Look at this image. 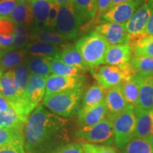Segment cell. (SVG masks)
<instances>
[{"label": "cell", "mask_w": 153, "mask_h": 153, "mask_svg": "<svg viewBox=\"0 0 153 153\" xmlns=\"http://www.w3.org/2000/svg\"><path fill=\"white\" fill-rule=\"evenodd\" d=\"M9 19L16 25H24L31 28L33 25V15L30 0H19Z\"/></svg>", "instance_id": "obj_24"}, {"label": "cell", "mask_w": 153, "mask_h": 153, "mask_svg": "<svg viewBox=\"0 0 153 153\" xmlns=\"http://www.w3.org/2000/svg\"><path fill=\"white\" fill-rule=\"evenodd\" d=\"M58 9L59 6L57 5L56 4L53 3L52 7H51V11H50V14L48 18V21L45 28L49 30H55V21H56L57 14H58Z\"/></svg>", "instance_id": "obj_41"}, {"label": "cell", "mask_w": 153, "mask_h": 153, "mask_svg": "<svg viewBox=\"0 0 153 153\" xmlns=\"http://www.w3.org/2000/svg\"><path fill=\"white\" fill-rule=\"evenodd\" d=\"M56 153H84L81 143H71L62 147Z\"/></svg>", "instance_id": "obj_43"}, {"label": "cell", "mask_w": 153, "mask_h": 153, "mask_svg": "<svg viewBox=\"0 0 153 153\" xmlns=\"http://www.w3.org/2000/svg\"><path fill=\"white\" fill-rule=\"evenodd\" d=\"M84 87L44 96L41 104L51 112L61 117L74 116L80 109Z\"/></svg>", "instance_id": "obj_2"}, {"label": "cell", "mask_w": 153, "mask_h": 153, "mask_svg": "<svg viewBox=\"0 0 153 153\" xmlns=\"http://www.w3.org/2000/svg\"><path fill=\"white\" fill-rule=\"evenodd\" d=\"M112 0H97V9L95 18L99 22L101 16L110 8Z\"/></svg>", "instance_id": "obj_42"}, {"label": "cell", "mask_w": 153, "mask_h": 153, "mask_svg": "<svg viewBox=\"0 0 153 153\" xmlns=\"http://www.w3.org/2000/svg\"><path fill=\"white\" fill-rule=\"evenodd\" d=\"M129 63L135 73H153V57H133Z\"/></svg>", "instance_id": "obj_36"}, {"label": "cell", "mask_w": 153, "mask_h": 153, "mask_svg": "<svg viewBox=\"0 0 153 153\" xmlns=\"http://www.w3.org/2000/svg\"><path fill=\"white\" fill-rule=\"evenodd\" d=\"M95 31L102 36L109 45L128 43L129 39L126 24L101 23L96 27Z\"/></svg>", "instance_id": "obj_12"}, {"label": "cell", "mask_w": 153, "mask_h": 153, "mask_svg": "<svg viewBox=\"0 0 153 153\" xmlns=\"http://www.w3.org/2000/svg\"><path fill=\"white\" fill-rule=\"evenodd\" d=\"M85 82L86 77L82 74L62 76L52 74L45 80V96L82 87Z\"/></svg>", "instance_id": "obj_10"}, {"label": "cell", "mask_w": 153, "mask_h": 153, "mask_svg": "<svg viewBox=\"0 0 153 153\" xmlns=\"http://www.w3.org/2000/svg\"><path fill=\"white\" fill-rule=\"evenodd\" d=\"M74 46L91 68L104 64L105 54L109 45L94 30L80 38Z\"/></svg>", "instance_id": "obj_3"}, {"label": "cell", "mask_w": 153, "mask_h": 153, "mask_svg": "<svg viewBox=\"0 0 153 153\" xmlns=\"http://www.w3.org/2000/svg\"><path fill=\"white\" fill-rule=\"evenodd\" d=\"M27 57L24 49L7 51L0 60V69L3 72L14 70L24 62Z\"/></svg>", "instance_id": "obj_27"}, {"label": "cell", "mask_w": 153, "mask_h": 153, "mask_svg": "<svg viewBox=\"0 0 153 153\" xmlns=\"http://www.w3.org/2000/svg\"><path fill=\"white\" fill-rule=\"evenodd\" d=\"M30 73L47 79L52 74L51 67V58L43 57L28 56L26 58Z\"/></svg>", "instance_id": "obj_25"}, {"label": "cell", "mask_w": 153, "mask_h": 153, "mask_svg": "<svg viewBox=\"0 0 153 153\" xmlns=\"http://www.w3.org/2000/svg\"><path fill=\"white\" fill-rule=\"evenodd\" d=\"M152 117H153V111H152Z\"/></svg>", "instance_id": "obj_52"}, {"label": "cell", "mask_w": 153, "mask_h": 153, "mask_svg": "<svg viewBox=\"0 0 153 153\" xmlns=\"http://www.w3.org/2000/svg\"><path fill=\"white\" fill-rule=\"evenodd\" d=\"M86 21L88 20L76 10L72 2L59 6L55 30L71 41L77 37L80 28Z\"/></svg>", "instance_id": "obj_5"}, {"label": "cell", "mask_w": 153, "mask_h": 153, "mask_svg": "<svg viewBox=\"0 0 153 153\" xmlns=\"http://www.w3.org/2000/svg\"><path fill=\"white\" fill-rule=\"evenodd\" d=\"M107 108L104 101L91 108H80L77 113V123L80 127H87L99 123L107 118Z\"/></svg>", "instance_id": "obj_15"}, {"label": "cell", "mask_w": 153, "mask_h": 153, "mask_svg": "<svg viewBox=\"0 0 153 153\" xmlns=\"http://www.w3.org/2000/svg\"><path fill=\"white\" fill-rule=\"evenodd\" d=\"M148 140L149 143H150V144L151 147H152V150H153V129H152V132H151V133H150V136H149V137H148Z\"/></svg>", "instance_id": "obj_48"}, {"label": "cell", "mask_w": 153, "mask_h": 153, "mask_svg": "<svg viewBox=\"0 0 153 153\" xmlns=\"http://www.w3.org/2000/svg\"><path fill=\"white\" fill-rule=\"evenodd\" d=\"M66 118L41 104L28 116L24 127L26 153H56L69 140Z\"/></svg>", "instance_id": "obj_1"}, {"label": "cell", "mask_w": 153, "mask_h": 153, "mask_svg": "<svg viewBox=\"0 0 153 153\" xmlns=\"http://www.w3.org/2000/svg\"><path fill=\"white\" fill-rule=\"evenodd\" d=\"M24 142L14 143L0 148V153H26Z\"/></svg>", "instance_id": "obj_40"}, {"label": "cell", "mask_w": 153, "mask_h": 153, "mask_svg": "<svg viewBox=\"0 0 153 153\" xmlns=\"http://www.w3.org/2000/svg\"><path fill=\"white\" fill-rule=\"evenodd\" d=\"M0 93L15 108L19 102V93L15 82L14 69L4 72L0 78Z\"/></svg>", "instance_id": "obj_17"}, {"label": "cell", "mask_w": 153, "mask_h": 153, "mask_svg": "<svg viewBox=\"0 0 153 153\" xmlns=\"http://www.w3.org/2000/svg\"><path fill=\"white\" fill-rule=\"evenodd\" d=\"M135 115V136L137 138L148 140L153 129L152 111H145L138 107L134 108Z\"/></svg>", "instance_id": "obj_19"}, {"label": "cell", "mask_w": 153, "mask_h": 153, "mask_svg": "<svg viewBox=\"0 0 153 153\" xmlns=\"http://www.w3.org/2000/svg\"><path fill=\"white\" fill-rule=\"evenodd\" d=\"M104 102L108 112L107 118L111 120L131 106L124 98L120 85L116 86L107 91Z\"/></svg>", "instance_id": "obj_14"}, {"label": "cell", "mask_w": 153, "mask_h": 153, "mask_svg": "<svg viewBox=\"0 0 153 153\" xmlns=\"http://www.w3.org/2000/svg\"><path fill=\"white\" fill-rule=\"evenodd\" d=\"M26 122V120L23 119L14 108L0 112V128L25 127Z\"/></svg>", "instance_id": "obj_30"}, {"label": "cell", "mask_w": 153, "mask_h": 153, "mask_svg": "<svg viewBox=\"0 0 153 153\" xmlns=\"http://www.w3.org/2000/svg\"><path fill=\"white\" fill-rule=\"evenodd\" d=\"M33 15V25L31 28H45L53 0H30Z\"/></svg>", "instance_id": "obj_18"}, {"label": "cell", "mask_w": 153, "mask_h": 153, "mask_svg": "<svg viewBox=\"0 0 153 153\" xmlns=\"http://www.w3.org/2000/svg\"><path fill=\"white\" fill-rule=\"evenodd\" d=\"M72 2L87 20L94 19L97 14V0H72Z\"/></svg>", "instance_id": "obj_35"}, {"label": "cell", "mask_w": 153, "mask_h": 153, "mask_svg": "<svg viewBox=\"0 0 153 153\" xmlns=\"http://www.w3.org/2000/svg\"><path fill=\"white\" fill-rule=\"evenodd\" d=\"M51 67L52 74L57 76H70L81 75L86 72L79 68L68 65L56 58H51Z\"/></svg>", "instance_id": "obj_32"}, {"label": "cell", "mask_w": 153, "mask_h": 153, "mask_svg": "<svg viewBox=\"0 0 153 153\" xmlns=\"http://www.w3.org/2000/svg\"><path fill=\"white\" fill-rule=\"evenodd\" d=\"M53 2L58 6H63L72 2V0H53Z\"/></svg>", "instance_id": "obj_46"}, {"label": "cell", "mask_w": 153, "mask_h": 153, "mask_svg": "<svg viewBox=\"0 0 153 153\" xmlns=\"http://www.w3.org/2000/svg\"><path fill=\"white\" fill-rule=\"evenodd\" d=\"M78 138L94 144L111 145L114 144V133L111 120L105 118L99 123L82 127L75 133Z\"/></svg>", "instance_id": "obj_8"}, {"label": "cell", "mask_w": 153, "mask_h": 153, "mask_svg": "<svg viewBox=\"0 0 153 153\" xmlns=\"http://www.w3.org/2000/svg\"><path fill=\"white\" fill-rule=\"evenodd\" d=\"M25 143L24 127L0 128V148L14 143Z\"/></svg>", "instance_id": "obj_31"}, {"label": "cell", "mask_w": 153, "mask_h": 153, "mask_svg": "<svg viewBox=\"0 0 153 153\" xmlns=\"http://www.w3.org/2000/svg\"><path fill=\"white\" fill-rule=\"evenodd\" d=\"M133 79L140 88L137 106L141 109L153 111V73H135Z\"/></svg>", "instance_id": "obj_13"}, {"label": "cell", "mask_w": 153, "mask_h": 153, "mask_svg": "<svg viewBox=\"0 0 153 153\" xmlns=\"http://www.w3.org/2000/svg\"><path fill=\"white\" fill-rule=\"evenodd\" d=\"M106 92V89L98 84L91 86L83 94L80 108H91L101 104L104 101Z\"/></svg>", "instance_id": "obj_26"}, {"label": "cell", "mask_w": 153, "mask_h": 153, "mask_svg": "<svg viewBox=\"0 0 153 153\" xmlns=\"http://www.w3.org/2000/svg\"><path fill=\"white\" fill-rule=\"evenodd\" d=\"M11 108H13V107L11 106L10 103L0 93V112L7 111Z\"/></svg>", "instance_id": "obj_44"}, {"label": "cell", "mask_w": 153, "mask_h": 153, "mask_svg": "<svg viewBox=\"0 0 153 153\" xmlns=\"http://www.w3.org/2000/svg\"><path fill=\"white\" fill-rule=\"evenodd\" d=\"M54 58L58 59L68 65L81 69L85 72L90 70V68L84 60L82 55L75 46L65 45Z\"/></svg>", "instance_id": "obj_23"}, {"label": "cell", "mask_w": 153, "mask_h": 153, "mask_svg": "<svg viewBox=\"0 0 153 153\" xmlns=\"http://www.w3.org/2000/svg\"><path fill=\"white\" fill-rule=\"evenodd\" d=\"M65 45H54L41 42L30 41L24 50L28 56L43 57L54 58Z\"/></svg>", "instance_id": "obj_20"}, {"label": "cell", "mask_w": 153, "mask_h": 153, "mask_svg": "<svg viewBox=\"0 0 153 153\" xmlns=\"http://www.w3.org/2000/svg\"><path fill=\"white\" fill-rule=\"evenodd\" d=\"M14 75L15 82H16L17 90H18L19 99H20L25 88L26 87V85H27L30 75L29 69L28 68L27 62H26V60L22 63L20 65H19L17 68L14 69Z\"/></svg>", "instance_id": "obj_34"}, {"label": "cell", "mask_w": 153, "mask_h": 153, "mask_svg": "<svg viewBox=\"0 0 153 153\" xmlns=\"http://www.w3.org/2000/svg\"><path fill=\"white\" fill-rule=\"evenodd\" d=\"M3 73H4V72H2V70H1V69H0V78H1V75H2V74H3Z\"/></svg>", "instance_id": "obj_50"}, {"label": "cell", "mask_w": 153, "mask_h": 153, "mask_svg": "<svg viewBox=\"0 0 153 153\" xmlns=\"http://www.w3.org/2000/svg\"><path fill=\"white\" fill-rule=\"evenodd\" d=\"M30 28L24 25H16L12 50L24 49L30 42Z\"/></svg>", "instance_id": "obj_37"}, {"label": "cell", "mask_w": 153, "mask_h": 153, "mask_svg": "<svg viewBox=\"0 0 153 153\" xmlns=\"http://www.w3.org/2000/svg\"><path fill=\"white\" fill-rule=\"evenodd\" d=\"M128 43L131 45L134 57H153V36L145 34L129 38Z\"/></svg>", "instance_id": "obj_22"}, {"label": "cell", "mask_w": 153, "mask_h": 153, "mask_svg": "<svg viewBox=\"0 0 153 153\" xmlns=\"http://www.w3.org/2000/svg\"><path fill=\"white\" fill-rule=\"evenodd\" d=\"M133 56V51L128 43L109 45L104 57V64L120 65L128 62Z\"/></svg>", "instance_id": "obj_16"}, {"label": "cell", "mask_w": 153, "mask_h": 153, "mask_svg": "<svg viewBox=\"0 0 153 153\" xmlns=\"http://www.w3.org/2000/svg\"><path fill=\"white\" fill-rule=\"evenodd\" d=\"M84 153H118L116 149L111 145L81 143Z\"/></svg>", "instance_id": "obj_38"}, {"label": "cell", "mask_w": 153, "mask_h": 153, "mask_svg": "<svg viewBox=\"0 0 153 153\" xmlns=\"http://www.w3.org/2000/svg\"><path fill=\"white\" fill-rule=\"evenodd\" d=\"M145 33L147 34V35L153 36V10L152 11V14L150 15V19H149L146 28H145Z\"/></svg>", "instance_id": "obj_45"}, {"label": "cell", "mask_w": 153, "mask_h": 153, "mask_svg": "<svg viewBox=\"0 0 153 153\" xmlns=\"http://www.w3.org/2000/svg\"><path fill=\"white\" fill-rule=\"evenodd\" d=\"M120 85L126 102L133 108L137 107L140 94L138 84L132 77L123 81Z\"/></svg>", "instance_id": "obj_29"}, {"label": "cell", "mask_w": 153, "mask_h": 153, "mask_svg": "<svg viewBox=\"0 0 153 153\" xmlns=\"http://www.w3.org/2000/svg\"><path fill=\"white\" fill-rule=\"evenodd\" d=\"M30 41L41 42L54 45H65L69 40L55 30L46 28H30Z\"/></svg>", "instance_id": "obj_21"}, {"label": "cell", "mask_w": 153, "mask_h": 153, "mask_svg": "<svg viewBox=\"0 0 153 153\" xmlns=\"http://www.w3.org/2000/svg\"><path fill=\"white\" fill-rule=\"evenodd\" d=\"M7 51V50H2V49H0V60L1 59V57H3V55L5 54L6 52Z\"/></svg>", "instance_id": "obj_49"}, {"label": "cell", "mask_w": 153, "mask_h": 153, "mask_svg": "<svg viewBox=\"0 0 153 153\" xmlns=\"http://www.w3.org/2000/svg\"><path fill=\"white\" fill-rule=\"evenodd\" d=\"M119 153H153L148 140L135 137L122 148Z\"/></svg>", "instance_id": "obj_33"}, {"label": "cell", "mask_w": 153, "mask_h": 153, "mask_svg": "<svg viewBox=\"0 0 153 153\" xmlns=\"http://www.w3.org/2000/svg\"><path fill=\"white\" fill-rule=\"evenodd\" d=\"M0 49H2V50H6V49L4 48V47L2 46V45H1V43H0Z\"/></svg>", "instance_id": "obj_51"}, {"label": "cell", "mask_w": 153, "mask_h": 153, "mask_svg": "<svg viewBox=\"0 0 153 153\" xmlns=\"http://www.w3.org/2000/svg\"><path fill=\"white\" fill-rule=\"evenodd\" d=\"M90 71L98 85L106 90L120 85L135 74L129 62L116 66L107 65L94 67L90 68Z\"/></svg>", "instance_id": "obj_6"}, {"label": "cell", "mask_w": 153, "mask_h": 153, "mask_svg": "<svg viewBox=\"0 0 153 153\" xmlns=\"http://www.w3.org/2000/svg\"><path fill=\"white\" fill-rule=\"evenodd\" d=\"M45 80L30 74L29 79L15 108L23 119L27 120L29 115L40 105L45 92Z\"/></svg>", "instance_id": "obj_4"}, {"label": "cell", "mask_w": 153, "mask_h": 153, "mask_svg": "<svg viewBox=\"0 0 153 153\" xmlns=\"http://www.w3.org/2000/svg\"><path fill=\"white\" fill-rule=\"evenodd\" d=\"M114 133V145L122 148L124 145L135 138V115L133 106L118 114L111 120Z\"/></svg>", "instance_id": "obj_7"}, {"label": "cell", "mask_w": 153, "mask_h": 153, "mask_svg": "<svg viewBox=\"0 0 153 153\" xmlns=\"http://www.w3.org/2000/svg\"><path fill=\"white\" fill-rule=\"evenodd\" d=\"M0 1H1V0H0Z\"/></svg>", "instance_id": "obj_53"}, {"label": "cell", "mask_w": 153, "mask_h": 153, "mask_svg": "<svg viewBox=\"0 0 153 153\" xmlns=\"http://www.w3.org/2000/svg\"><path fill=\"white\" fill-rule=\"evenodd\" d=\"M146 0H130L111 7L101 16L99 22L126 24Z\"/></svg>", "instance_id": "obj_9"}, {"label": "cell", "mask_w": 153, "mask_h": 153, "mask_svg": "<svg viewBox=\"0 0 153 153\" xmlns=\"http://www.w3.org/2000/svg\"><path fill=\"white\" fill-rule=\"evenodd\" d=\"M153 10V0H146L126 24L129 38L144 35L145 28Z\"/></svg>", "instance_id": "obj_11"}, {"label": "cell", "mask_w": 153, "mask_h": 153, "mask_svg": "<svg viewBox=\"0 0 153 153\" xmlns=\"http://www.w3.org/2000/svg\"><path fill=\"white\" fill-rule=\"evenodd\" d=\"M130 1V0H112L111 4V6H110V8H111V7H114V6L126 2V1Z\"/></svg>", "instance_id": "obj_47"}, {"label": "cell", "mask_w": 153, "mask_h": 153, "mask_svg": "<svg viewBox=\"0 0 153 153\" xmlns=\"http://www.w3.org/2000/svg\"><path fill=\"white\" fill-rule=\"evenodd\" d=\"M16 25L9 18H0V43L4 48L12 50Z\"/></svg>", "instance_id": "obj_28"}, {"label": "cell", "mask_w": 153, "mask_h": 153, "mask_svg": "<svg viewBox=\"0 0 153 153\" xmlns=\"http://www.w3.org/2000/svg\"><path fill=\"white\" fill-rule=\"evenodd\" d=\"M19 0H1L0 18H9L16 8Z\"/></svg>", "instance_id": "obj_39"}]
</instances>
